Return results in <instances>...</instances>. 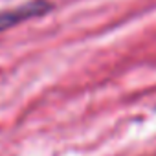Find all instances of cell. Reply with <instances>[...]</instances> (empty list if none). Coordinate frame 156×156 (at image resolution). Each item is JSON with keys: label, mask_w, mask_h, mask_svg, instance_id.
<instances>
[{"label": "cell", "mask_w": 156, "mask_h": 156, "mask_svg": "<svg viewBox=\"0 0 156 156\" xmlns=\"http://www.w3.org/2000/svg\"><path fill=\"white\" fill-rule=\"evenodd\" d=\"M51 8L50 2L46 0H31V2H26L22 6L6 9V11H0V31H4L11 26H17L19 22H24L31 17L42 15Z\"/></svg>", "instance_id": "cell-1"}]
</instances>
